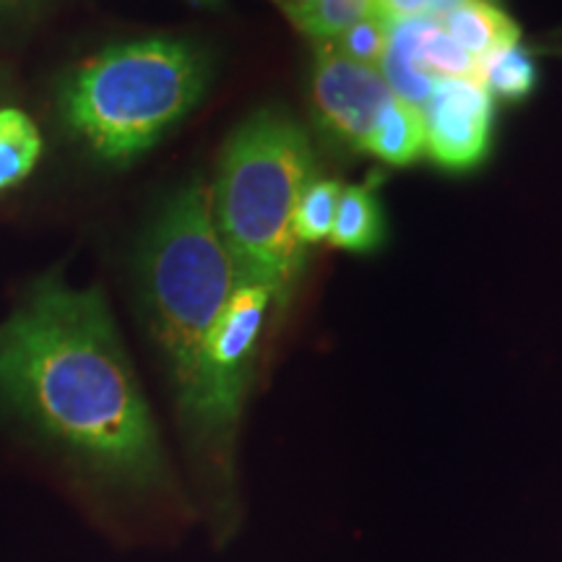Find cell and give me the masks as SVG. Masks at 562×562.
Here are the masks:
<instances>
[{"instance_id":"6da1fadb","label":"cell","mask_w":562,"mask_h":562,"mask_svg":"<svg viewBox=\"0 0 562 562\" xmlns=\"http://www.w3.org/2000/svg\"><path fill=\"white\" fill-rule=\"evenodd\" d=\"M0 402L104 480H165L157 422L100 286L47 277L0 321Z\"/></svg>"},{"instance_id":"7a4b0ae2","label":"cell","mask_w":562,"mask_h":562,"mask_svg":"<svg viewBox=\"0 0 562 562\" xmlns=\"http://www.w3.org/2000/svg\"><path fill=\"white\" fill-rule=\"evenodd\" d=\"M313 140L290 112L263 108L237 125L224 144L211 220L240 284H263L281 305L297 284L305 248L294 237L300 195L315 180Z\"/></svg>"},{"instance_id":"3957f363","label":"cell","mask_w":562,"mask_h":562,"mask_svg":"<svg viewBox=\"0 0 562 562\" xmlns=\"http://www.w3.org/2000/svg\"><path fill=\"white\" fill-rule=\"evenodd\" d=\"M209 81V55L193 42H117L66 76L58 117L89 157L104 167H128L199 108Z\"/></svg>"},{"instance_id":"277c9868","label":"cell","mask_w":562,"mask_h":562,"mask_svg":"<svg viewBox=\"0 0 562 562\" xmlns=\"http://www.w3.org/2000/svg\"><path fill=\"white\" fill-rule=\"evenodd\" d=\"M138 286L154 344L182 417L191 409L203 347L237 286L211 220L209 188L191 180L161 203L138 250Z\"/></svg>"},{"instance_id":"5b68a950","label":"cell","mask_w":562,"mask_h":562,"mask_svg":"<svg viewBox=\"0 0 562 562\" xmlns=\"http://www.w3.org/2000/svg\"><path fill=\"white\" fill-rule=\"evenodd\" d=\"M277 305L281 302L269 286L237 281L220 321L211 328L191 409L182 417L209 446L224 448L237 430L261 336Z\"/></svg>"},{"instance_id":"8992f818","label":"cell","mask_w":562,"mask_h":562,"mask_svg":"<svg viewBox=\"0 0 562 562\" xmlns=\"http://www.w3.org/2000/svg\"><path fill=\"white\" fill-rule=\"evenodd\" d=\"M393 91L381 68L360 66L328 45H315L311 110L323 136L349 151H362L372 125Z\"/></svg>"},{"instance_id":"52a82bcc","label":"cell","mask_w":562,"mask_h":562,"mask_svg":"<svg viewBox=\"0 0 562 562\" xmlns=\"http://www.w3.org/2000/svg\"><path fill=\"white\" fill-rule=\"evenodd\" d=\"M425 157L446 172H472L487 159L495 100L476 79H440L422 104Z\"/></svg>"},{"instance_id":"ba28073f","label":"cell","mask_w":562,"mask_h":562,"mask_svg":"<svg viewBox=\"0 0 562 562\" xmlns=\"http://www.w3.org/2000/svg\"><path fill=\"white\" fill-rule=\"evenodd\" d=\"M474 60L521 42V26L492 0H461L438 19Z\"/></svg>"},{"instance_id":"9c48e42d","label":"cell","mask_w":562,"mask_h":562,"mask_svg":"<svg viewBox=\"0 0 562 562\" xmlns=\"http://www.w3.org/2000/svg\"><path fill=\"white\" fill-rule=\"evenodd\" d=\"M385 240L383 206L378 199V178L344 186L328 243L347 252H372Z\"/></svg>"},{"instance_id":"30bf717a","label":"cell","mask_w":562,"mask_h":562,"mask_svg":"<svg viewBox=\"0 0 562 562\" xmlns=\"http://www.w3.org/2000/svg\"><path fill=\"white\" fill-rule=\"evenodd\" d=\"M364 154L393 167H409L425 157V117L417 104L391 97L372 125Z\"/></svg>"},{"instance_id":"8fae6325","label":"cell","mask_w":562,"mask_h":562,"mask_svg":"<svg viewBox=\"0 0 562 562\" xmlns=\"http://www.w3.org/2000/svg\"><path fill=\"white\" fill-rule=\"evenodd\" d=\"M427 21L430 19L391 21L389 47H385L381 63V74L389 81L393 97L417 104V108L427 102V97H430L435 87V79L422 68L417 55L422 30H425Z\"/></svg>"},{"instance_id":"7c38bea8","label":"cell","mask_w":562,"mask_h":562,"mask_svg":"<svg viewBox=\"0 0 562 562\" xmlns=\"http://www.w3.org/2000/svg\"><path fill=\"white\" fill-rule=\"evenodd\" d=\"M476 81L492 100L508 104L526 102L539 87V66L533 53L518 45L503 47L476 60Z\"/></svg>"},{"instance_id":"4fadbf2b","label":"cell","mask_w":562,"mask_h":562,"mask_svg":"<svg viewBox=\"0 0 562 562\" xmlns=\"http://www.w3.org/2000/svg\"><path fill=\"white\" fill-rule=\"evenodd\" d=\"M42 149V133L30 115L16 108H0V193L30 178Z\"/></svg>"},{"instance_id":"5bb4252c","label":"cell","mask_w":562,"mask_h":562,"mask_svg":"<svg viewBox=\"0 0 562 562\" xmlns=\"http://www.w3.org/2000/svg\"><path fill=\"white\" fill-rule=\"evenodd\" d=\"M344 191V182L334 178H315L300 195L294 211V237L302 248L307 245L328 243L334 229L336 209Z\"/></svg>"},{"instance_id":"9a60e30c","label":"cell","mask_w":562,"mask_h":562,"mask_svg":"<svg viewBox=\"0 0 562 562\" xmlns=\"http://www.w3.org/2000/svg\"><path fill=\"white\" fill-rule=\"evenodd\" d=\"M419 63L435 81L440 79H476V60L448 34L438 21H427L422 30Z\"/></svg>"},{"instance_id":"2e32d148","label":"cell","mask_w":562,"mask_h":562,"mask_svg":"<svg viewBox=\"0 0 562 562\" xmlns=\"http://www.w3.org/2000/svg\"><path fill=\"white\" fill-rule=\"evenodd\" d=\"M389 37L391 21L381 16V13H372V16L355 21L339 37L323 42V45H328L331 50L344 55V58L360 63V66L381 68L385 47H389Z\"/></svg>"},{"instance_id":"e0dca14e","label":"cell","mask_w":562,"mask_h":562,"mask_svg":"<svg viewBox=\"0 0 562 562\" xmlns=\"http://www.w3.org/2000/svg\"><path fill=\"white\" fill-rule=\"evenodd\" d=\"M378 13V0H315L305 32L315 42H328L364 16Z\"/></svg>"},{"instance_id":"ac0fdd59","label":"cell","mask_w":562,"mask_h":562,"mask_svg":"<svg viewBox=\"0 0 562 562\" xmlns=\"http://www.w3.org/2000/svg\"><path fill=\"white\" fill-rule=\"evenodd\" d=\"M461 0H378V13L389 21H438Z\"/></svg>"},{"instance_id":"d6986e66","label":"cell","mask_w":562,"mask_h":562,"mask_svg":"<svg viewBox=\"0 0 562 562\" xmlns=\"http://www.w3.org/2000/svg\"><path fill=\"white\" fill-rule=\"evenodd\" d=\"M273 3L284 11V16L294 24V30L305 32L307 21H311V16H313L315 0H273Z\"/></svg>"},{"instance_id":"ffe728a7","label":"cell","mask_w":562,"mask_h":562,"mask_svg":"<svg viewBox=\"0 0 562 562\" xmlns=\"http://www.w3.org/2000/svg\"><path fill=\"white\" fill-rule=\"evenodd\" d=\"M542 53H550V55H558V58H562V32H554L542 42Z\"/></svg>"},{"instance_id":"44dd1931","label":"cell","mask_w":562,"mask_h":562,"mask_svg":"<svg viewBox=\"0 0 562 562\" xmlns=\"http://www.w3.org/2000/svg\"><path fill=\"white\" fill-rule=\"evenodd\" d=\"M30 0H0V11H11V9H21V5H26Z\"/></svg>"},{"instance_id":"7402d4cb","label":"cell","mask_w":562,"mask_h":562,"mask_svg":"<svg viewBox=\"0 0 562 562\" xmlns=\"http://www.w3.org/2000/svg\"><path fill=\"white\" fill-rule=\"evenodd\" d=\"M492 3H495V0H492Z\"/></svg>"}]
</instances>
